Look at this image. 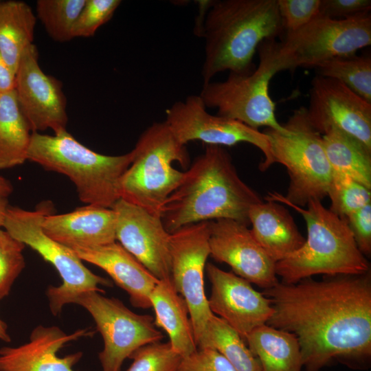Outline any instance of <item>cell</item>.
<instances>
[{"label":"cell","instance_id":"6da1fadb","mask_svg":"<svg viewBox=\"0 0 371 371\" xmlns=\"http://www.w3.org/2000/svg\"><path fill=\"white\" fill-rule=\"evenodd\" d=\"M262 293L274 310L267 324L296 336L306 371H319L335 359L370 357V270L278 282Z\"/></svg>","mask_w":371,"mask_h":371},{"label":"cell","instance_id":"7a4b0ae2","mask_svg":"<svg viewBox=\"0 0 371 371\" xmlns=\"http://www.w3.org/2000/svg\"><path fill=\"white\" fill-rule=\"evenodd\" d=\"M262 201L240 179L229 153L222 146L207 145L184 172L161 217L170 234L190 224L221 218L249 226L251 207Z\"/></svg>","mask_w":371,"mask_h":371},{"label":"cell","instance_id":"3957f363","mask_svg":"<svg viewBox=\"0 0 371 371\" xmlns=\"http://www.w3.org/2000/svg\"><path fill=\"white\" fill-rule=\"evenodd\" d=\"M283 32L277 0L213 1L203 26V85L225 71L251 73L260 43Z\"/></svg>","mask_w":371,"mask_h":371},{"label":"cell","instance_id":"277c9868","mask_svg":"<svg viewBox=\"0 0 371 371\" xmlns=\"http://www.w3.org/2000/svg\"><path fill=\"white\" fill-rule=\"evenodd\" d=\"M304 218L307 237L302 246L276 263V273L287 284L315 275H359L370 271L346 218L326 208L322 201H310L306 208L288 203Z\"/></svg>","mask_w":371,"mask_h":371},{"label":"cell","instance_id":"5b68a950","mask_svg":"<svg viewBox=\"0 0 371 371\" xmlns=\"http://www.w3.org/2000/svg\"><path fill=\"white\" fill-rule=\"evenodd\" d=\"M133 157L132 150L116 156L98 153L67 131L54 135L32 132L27 152V160L69 177L82 203L107 208L120 199V180Z\"/></svg>","mask_w":371,"mask_h":371},{"label":"cell","instance_id":"8992f818","mask_svg":"<svg viewBox=\"0 0 371 371\" xmlns=\"http://www.w3.org/2000/svg\"><path fill=\"white\" fill-rule=\"evenodd\" d=\"M371 44L370 14L346 19L317 17L303 27L263 41L258 47L260 63L255 71L271 78L297 67H315L337 56L355 54Z\"/></svg>","mask_w":371,"mask_h":371},{"label":"cell","instance_id":"52a82bcc","mask_svg":"<svg viewBox=\"0 0 371 371\" xmlns=\"http://www.w3.org/2000/svg\"><path fill=\"white\" fill-rule=\"evenodd\" d=\"M132 151V161L120 183V199L161 217L166 200L184 175L172 164L178 161L184 168L189 164L186 145L164 121L148 126Z\"/></svg>","mask_w":371,"mask_h":371},{"label":"cell","instance_id":"ba28073f","mask_svg":"<svg viewBox=\"0 0 371 371\" xmlns=\"http://www.w3.org/2000/svg\"><path fill=\"white\" fill-rule=\"evenodd\" d=\"M282 125L288 133L271 128L263 133L268 137L274 163L287 169L289 186L286 196L273 192L265 199L299 207L312 200L322 201L328 195L333 177L322 135L311 125L303 106L294 111Z\"/></svg>","mask_w":371,"mask_h":371},{"label":"cell","instance_id":"9c48e42d","mask_svg":"<svg viewBox=\"0 0 371 371\" xmlns=\"http://www.w3.org/2000/svg\"><path fill=\"white\" fill-rule=\"evenodd\" d=\"M51 210L47 203L34 211L8 205L2 227L13 238L36 251L58 271L62 284L58 286H49L47 290L51 312L56 315L65 305L74 304L82 293L90 291L104 293L98 286H111L112 282L93 273L71 248L44 232L42 222Z\"/></svg>","mask_w":371,"mask_h":371},{"label":"cell","instance_id":"30bf717a","mask_svg":"<svg viewBox=\"0 0 371 371\" xmlns=\"http://www.w3.org/2000/svg\"><path fill=\"white\" fill-rule=\"evenodd\" d=\"M74 304L89 313L103 339L104 348L98 355L102 371H121L123 362L134 351L164 337L151 315L137 314L120 300L99 291L82 293Z\"/></svg>","mask_w":371,"mask_h":371},{"label":"cell","instance_id":"8fae6325","mask_svg":"<svg viewBox=\"0 0 371 371\" xmlns=\"http://www.w3.org/2000/svg\"><path fill=\"white\" fill-rule=\"evenodd\" d=\"M209 234L210 221L190 224L170 234L171 280L188 306L196 346L214 315L204 287Z\"/></svg>","mask_w":371,"mask_h":371},{"label":"cell","instance_id":"7c38bea8","mask_svg":"<svg viewBox=\"0 0 371 371\" xmlns=\"http://www.w3.org/2000/svg\"><path fill=\"white\" fill-rule=\"evenodd\" d=\"M206 109L199 95H188L166 109L165 121L183 144L196 140L223 147L246 142L264 155L260 170L265 171L274 164L268 137L263 132L237 120L212 115Z\"/></svg>","mask_w":371,"mask_h":371},{"label":"cell","instance_id":"4fadbf2b","mask_svg":"<svg viewBox=\"0 0 371 371\" xmlns=\"http://www.w3.org/2000/svg\"><path fill=\"white\" fill-rule=\"evenodd\" d=\"M271 79L255 69L250 74L229 73L225 81L203 85L199 96L206 108L216 109L218 115L237 120L255 129L266 126L286 134L289 131L276 119L269 89Z\"/></svg>","mask_w":371,"mask_h":371},{"label":"cell","instance_id":"5bb4252c","mask_svg":"<svg viewBox=\"0 0 371 371\" xmlns=\"http://www.w3.org/2000/svg\"><path fill=\"white\" fill-rule=\"evenodd\" d=\"M14 90L32 133L49 128L54 134L67 131V100L62 82L42 70L34 44L21 57L15 74Z\"/></svg>","mask_w":371,"mask_h":371},{"label":"cell","instance_id":"9a60e30c","mask_svg":"<svg viewBox=\"0 0 371 371\" xmlns=\"http://www.w3.org/2000/svg\"><path fill=\"white\" fill-rule=\"evenodd\" d=\"M306 113L311 125L322 135L335 127L371 150V103L341 82L315 76Z\"/></svg>","mask_w":371,"mask_h":371},{"label":"cell","instance_id":"2e32d148","mask_svg":"<svg viewBox=\"0 0 371 371\" xmlns=\"http://www.w3.org/2000/svg\"><path fill=\"white\" fill-rule=\"evenodd\" d=\"M112 208L119 243L157 279L171 278L170 234L161 217L122 199Z\"/></svg>","mask_w":371,"mask_h":371},{"label":"cell","instance_id":"e0dca14e","mask_svg":"<svg viewBox=\"0 0 371 371\" xmlns=\"http://www.w3.org/2000/svg\"><path fill=\"white\" fill-rule=\"evenodd\" d=\"M210 256L228 265L233 273L264 289L279 281L276 262L244 223L229 218L210 221Z\"/></svg>","mask_w":371,"mask_h":371},{"label":"cell","instance_id":"ac0fdd59","mask_svg":"<svg viewBox=\"0 0 371 371\" xmlns=\"http://www.w3.org/2000/svg\"><path fill=\"white\" fill-rule=\"evenodd\" d=\"M211 283L207 298L211 312L223 319L245 340L256 328L267 324L273 314L270 300L251 283L212 263L205 266Z\"/></svg>","mask_w":371,"mask_h":371},{"label":"cell","instance_id":"d6986e66","mask_svg":"<svg viewBox=\"0 0 371 371\" xmlns=\"http://www.w3.org/2000/svg\"><path fill=\"white\" fill-rule=\"evenodd\" d=\"M93 334L85 328L68 335L57 326L39 325L31 333L27 343L0 349V371H74L73 366L82 353L64 357L57 353L68 342Z\"/></svg>","mask_w":371,"mask_h":371},{"label":"cell","instance_id":"ffe728a7","mask_svg":"<svg viewBox=\"0 0 371 371\" xmlns=\"http://www.w3.org/2000/svg\"><path fill=\"white\" fill-rule=\"evenodd\" d=\"M71 249L82 261L106 272L128 293L134 307L144 309L151 307L150 296L159 280L119 243Z\"/></svg>","mask_w":371,"mask_h":371},{"label":"cell","instance_id":"44dd1931","mask_svg":"<svg viewBox=\"0 0 371 371\" xmlns=\"http://www.w3.org/2000/svg\"><path fill=\"white\" fill-rule=\"evenodd\" d=\"M116 216L113 208L87 205L66 214H47L42 222L44 232L71 248L93 247L116 240Z\"/></svg>","mask_w":371,"mask_h":371},{"label":"cell","instance_id":"7402d4cb","mask_svg":"<svg viewBox=\"0 0 371 371\" xmlns=\"http://www.w3.org/2000/svg\"><path fill=\"white\" fill-rule=\"evenodd\" d=\"M265 200L254 205L249 210L251 232L276 263L300 249L305 238L286 207L276 201Z\"/></svg>","mask_w":371,"mask_h":371},{"label":"cell","instance_id":"603a6c76","mask_svg":"<svg viewBox=\"0 0 371 371\" xmlns=\"http://www.w3.org/2000/svg\"><path fill=\"white\" fill-rule=\"evenodd\" d=\"M150 300L155 314V325L166 332L172 349L182 357L196 350L188 306L171 278L159 280Z\"/></svg>","mask_w":371,"mask_h":371},{"label":"cell","instance_id":"cb8c5ba5","mask_svg":"<svg viewBox=\"0 0 371 371\" xmlns=\"http://www.w3.org/2000/svg\"><path fill=\"white\" fill-rule=\"evenodd\" d=\"M245 341L262 371H302L300 346L294 334L265 324L250 332Z\"/></svg>","mask_w":371,"mask_h":371},{"label":"cell","instance_id":"d4e9b609","mask_svg":"<svg viewBox=\"0 0 371 371\" xmlns=\"http://www.w3.org/2000/svg\"><path fill=\"white\" fill-rule=\"evenodd\" d=\"M36 23V17L26 3L0 1V52L14 74L23 53L34 44Z\"/></svg>","mask_w":371,"mask_h":371},{"label":"cell","instance_id":"484cf974","mask_svg":"<svg viewBox=\"0 0 371 371\" xmlns=\"http://www.w3.org/2000/svg\"><path fill=\"white\" fill-rule=\"evenodd\" d=\"M31 136L14 89L0 92V170L21 165L27 160Z\"/></svg>","mask_w":371,"mask_h":371},{"label":"cell","instance_id":"4316f807","mask_svg":"<svg viewBox=\"0 0 371 371\" xmlns=\"http://www.w3.org/2000/svg\"><path fill=\"white\" fill-rule=\"evenodd\" d=\"M322 139L333 172L346 175L371 190V150L335 127L328 128Z\"/></svg>","mask_w":371,"mask_h":371},{"label":"cell","instance_id":"83f0119b","mask_svg":"<svg viewBox=\"0 0 371 371\" xmlns=\"http://www.w3.org/2000/svg\"><path fill=\"white\" fill-rule=\"evenodd\" d=\"M197 348H210L224 357L236 371H262L260 364L245 340L227 322L213 315Z\"/></svg>","mask_w":371,"mask_h":371},{"label":"cell","instance_id":"f1b7e54d","mask_svg":"<svg viewBox=\"0 0 371 371\" xmlns=\"http://www.w3.org/2000/svg\"><path fill=\"white\" fill-rule=\"evenodd\" d=\"M319 76L337 80L371 103V57L356 54L337 56L315 67Z\"/></svg>","mask_w":371,"mask_h":371},{"label":"cell","instance_id":"f546056e","mask_svg":"<svg viewBox=\"0 0 371 371\" xmlns=\"http://www.w3.org/2000/svg\"><path fill=\"white\" fill-rule=\"evenodd\" d=\"M86 0H38L36 13L48 35L55 41L73 39L74 23Z\"/></svg>","mask_w":371,"mask_h":371},{"label":"cell","instance_id":"4dcf8cb0","mask_svg":"<svg viewBox=\"0 0 371 371\" xmlns=\"http://www.w3.org/2000/svg\"><path fill=\"white\" fill-rule=\"evenodd\" d=\"M371 190L350 177L333 172L328 195L329 210L346 218L352 212L371 203Z\"/></svg>","mask_w":371,"mask_h":371},{"label":"cell","instance_id":"1f68e13d","mask_svg":"<svg viewBox=\"0 0 371 371\" xmlns=\"http://www.w3.org/2000/svg\"><path fill=\"white\" fill-rule=\"evenodd\" d=\"M130 359L133 363L127 371H177L182 359L169 342H155L134 351Z\"/></svg>","mask_w":371,"mask_h":371},{"label":"cell","instance_id":"d6a6232c","mask_svg":"<svg viewBox=\"0 0 371 371\" xmlns=\"http://www.w3.org/2000/svg\"><path fill=\"white\" fill-rule=\"evenodd\" d=\"M25 246L0 229V300L9 295L15 280L25 268Z\"/></svg>","mask_w":371,"mask_h":371},{"label":"cell","instance_id":"836d02e7","mask_svg":"<svg viewBox=\"0 0 371 371\" xmlns=\"http://www.w3.org/2000/svg\"><path fill=\"white\" fill-rule=\"evenodd\" d=\"M121 2L120 0H86L74 23L73 38L93 36L100 27L112 18Z\"/></svg>","mask_w":371,"mask_h":371},{"label":"cell","instance_id":"e575fe53","mask_svg":"<svg viewBox=\"0 0 371 371\" xmlns=\"http://www.w3.org/2000/svg\"><path fill=\"white\" fill-rule=\"evenodd\" d=\"M284 33L295 32L318 17L320 0H277Z\"/></svg>","mask_w":371,"mask_h":371},{"label":"cell","instance_id":"d590c367","mask_svg":"<svg viewBox=\"0 0 371 371\" xmlns=\"http://www.w3.org/2000/svg\"><path fill=\"white\" fill-rule=\"evenodd\" d=\"M177 371H236L220 353L210 348H197L183 357Z\"/></svg>","mask_w":371,"mask_h":371},{"label":"cell","instance_id":"8d00e7d4","mask_svg":"<svg viewBox=\"0 0 371 371\" xmlns=\"http://www.w3.org/2000/svg\"><path fill=\"white\" fill-rule=\"evenodd\" d=\"M370 0H320L319 17L346 19L370 14Z\"/></svg>","mask_w":371,"mask_h":371},{"label":"cell","instance_id":"74e56055","mask_svg":"<svg viewBox=\"0 0 371 371\" xmlns=\"http://www.w3.org/2000/svg\"><path fill=\"white\" fill-rule=\"evenodd\" d=\"M355 243L364 256L371 254V203L346 217Z\"/></svg>","mask_w":371,"mask_h":371},{"label":"cell","instance_id":"f35d334b","mask_svg":"<svg viewBox=\"0 0 371 371\" xmlns=\"http://www.w3.org/2000/svg\"><path fill=\"white\" fill-rule=\"evenodd\" d=\"M15 74L5 63L0 52V92L14 89Z\"/></svg>","mask_w":371,"mask_h":371},{"label":"cell","instance_id":"ab89813d","mask_svg":"<svg viewBox=\"0 0 371 371\" xmlns=\"http://www.w3.org/2000/svg\"><path fill=\"white\" fill-rule=\"evenodd\" d=\"M13 192V186L10 181L0 176V199H8Z\"/></svg>","mask_w":371,"mask_h":371},{"label":"cell","instance_id":"60d3db41","mask_svg":"<svg viewBox=\"0 0 371 371\" xmlns=\"http://www.w3.org/2000/svg\"><path fill=\"white\" fill-rule=\"evenodd\" d=\"M0 340L5 342L10 341V337L8 333L7 324L0 318Z\"/></svg>","mask_w":371,"mask_h":371},{"label":"cell","instance_id":"b9f144b4","mask_svg":"<svg viewBox=\"0 0 371 371\" xmlns=\"http://www.w3.org/2000/svg\"><path fill=\"white\" fill-rule=\"evenodd\" d=\"M8 205V199H0V229L3 227Z\"/></svg>","mask_w":371,"mask_h":371}]
</instances>
